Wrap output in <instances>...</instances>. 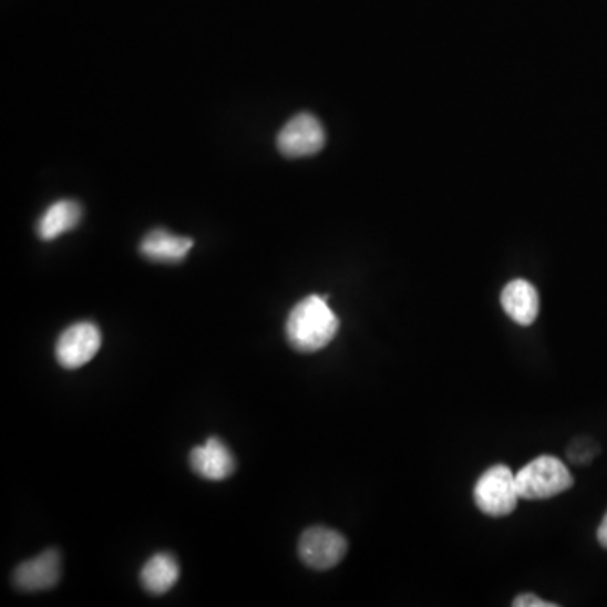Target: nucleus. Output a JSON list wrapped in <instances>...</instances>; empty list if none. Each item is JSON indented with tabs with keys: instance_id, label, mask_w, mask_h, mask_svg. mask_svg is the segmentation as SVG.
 Wrapping results in <instances>:
<instances>
[{
	"instance_id": "13",
	"label": "nucleus",
	"mask_w": 607,
	"mask_h": 607,
	"mask_svg": "<svg viewBox=\"0 0 607 607\" xmlns=\"http://www.w3.org/2000/svg\"><path fill=\"white\" fill-rule=\"evenodd\" d=\"M515 607H555L557 604L548 603V600L541 599L535 594H522L513 600Z\"/></svg>"
},
{
	"instance_id": "12",
	"label": "nucleus",
	"mask_w": 607,
	"mask_h": 607,
	"mask_svg": "<svg viewBox=\"0 0 607 607\" xmlns=\"http://www.w3.org/2000/svg\"><path fill=\"white\" fill-rule=\"evenodd\" d=\"M179 579V565L169 554H156L145 562L141 570V583L154 596L166 594Z\"/></svg>"
},
{
	"instance_id": "11",
	"label": "nucleus",
	"mask_w": 607,
	"mask_h": 607,
	"mask_svg": "<svg viewBox=\"0 0 607 607\" xmlns=\"http://www.w3.org/2000/svg\"><path fill=\"white\" fill-rule=\"evenodd\" d=\"M80 219H82V206L70 199H63L51 205L41 216L38 222V235L44 241L56 240L61 235L76 228Z\"/></svg>"
},
{
	"instance_id": "6",
	"label": "nucleus",
	"mask_w": 607,
	"mask_h": 607,
	"mask_svg": "<svg viewBox=\"0 0 607 607\" xmlns=\"http://www.w3.org/2000/svg\"><path fill=\"white\" fill-rule=\"evenodd\" d=\"M325 144L326 134L321 122L306 112L290 119L277 137L279 151L290 160L315 156L325 147Z\"/></svg>"
},
{
	"instance_id": "7",
	"label": "nucleus",
	"mask_w": 607,
	"mask_h": 607,
	"mask_svg": "<svg viewBox=\"0 0 607 607\" xmlns=\"http://www.w3.org/2000/svg\"><path fill=\"white\" fill-rule=\"evenodd\" d=\"M61 555L56 548L44 551L31 560L24 562L16 568L14 586L24 593L51 589L60 583Z\"/></svg>"
},
{
	"instance_id": "4",
	"label": "nucleus",
	"mask_w": 607,
	"mask_h": 607,
	"mask_svg": "<svg viewBox=\"0 0 607 607\" xmlns=\"http://www.w3.org/2000/svg\"><path fill=\"white\" fill-rule=\"evenodd\" d=\"M348 542L336 529L312 526L300 535L299 557L315 570H329L343 560Z\"/></svg>"
},
{
	"instance_id": "3",
	"label": "nucleus",
	"mask_w": 607,
	"mask_h": 607,
	"mask_svg": "<svg viewBox=\"0 0 607 607\" xmlns=\"http://www.w3.org/2000/svg\"><path fill=\"white\" fill-rule=\"evenodd\" d=\"M516 477L505 464H496L484 471L474 486V503L477 510L491 518H505L518 505Z\"/></svg>"
},
{
	"instance_id": "10",
	"label": "nucleus",
	"mask_w": 607,
	"mask_h": 607,
	"mask_svg": "<svg viewBox=\"0 0 607 607\" xmlns=\"http://www.w3.org/2000/svg\"><path fill=\"white\" fill-rule=\"evenodd\" d=\"M195 247L193 238L177 237L166 230H152L141 244V254L147 260L177 264Z\"/></svg>"
},
{
	"instance_id": "5",
	"label": "nucleus",
	"mask_w": 607,
	"mask_h": 607,
	"mask_svg": "<svg viewBox=\"0 0 607 607\" xmlns=\"http://www.w3.org/2000/svg\"><path fill=\"white\" fill-rule=\"evenodd\" d=\"M102 348V332L90 321L76 322L58 338L56 360L66 370H79L93 360Z\"/></svg>"
},
{
	"instance_id": "2",
	"label": "nucleus",
	"mask_w": 607,
	"mask_h": 607,
	"mask_svg": "<svg viewBox=\"0 0 607 607\" xmlns=\"http://www.w3.org/2000/svg\"><path fill=\"white\" fill-rule=\"evenodd\" d=\"M519 498L548 500L574 486V476L554 455H541L516 474Z\"/></svg>"
},
{
	"instance_id": "1",
	"label": "nucleus",
	"mask_w": 607,
	"mask_h": 607,
	"mask_svg": "<svg viewBox=\"0 0 607 607\" xmlns=\"http://www.w3.org/2000/svg\"><path fill=\"white\" fill-rule=\"evenodd\" d=\"M338 329V318L321 296H309L297 302L286 322L290 347L300 353H316L328 347Z\"/></svg>"
},
{
	"instance_id": "8",
	"label": "nucleus",
	"mask_w": 607,
	"mask_h": 607,
	"mask_svg": "<svg viewBox=\"0 0 607 607\" xmlns=\"http://www.w3.org/2000/svg\"><path fill=\"white\" fill-rule=\"evenodd\" d=\"M192 467L196 474L209 481H223L235 471L234 454L218 438H209L205 444L192 451Z\"/></svg>"
},
{
	"instance_id": "14",
	"label": "nucleus",
	"mask_w": 607,
	"mask_h": 607,
	"mask_svg": "<svg viewBox=\"0 0 607 607\" xmlns=\"http://www.w3.org/2000/svg\"><path fill=\"white\" fill-rule=\"evenodd\" d=\"M597 541H599L600 547L607 548V513L597 528Z\"/></svg>"
},
{
	"instance_id": "9",
	"label": "nucleus",
	"mask_w": 607,
	"mask_h": 607,
	"mask_svg": "<svg viewBox=\"0 0 607 607\" xmlns=\"http://www.w3.org/2000/svg\"><path fill=\"white\" fill-rule=\"evenodd\" d=\"M502 306L516 325L532 326L537 321L541 300L537 289L532 284L516 279L503 289Z\"/></svg>"
}]
</instances>
